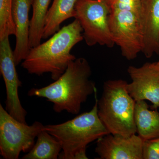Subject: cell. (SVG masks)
<instances>
[{"label": "cell", "mask_w": 159, "mask_h": 159, "mask_svg": "<svg viewBox=\"0 0 159 159\" xmlns=\"http://www.w3.org/2000/svg\"><path fill=\"white\" fill-rule=\"evenodd\" d=\"M92 70L88 61L77 58L69 64L65 72L54 82L41 88H33L29 97H42L53 103L55 112L66 111L77 115L82 103L97 91L95 83L90 80Z\"/></svg>", "instance_id": "cell-1"}, {"label": "cell", "mask_w": 159, "mask_h": 159, "mask_svg": "<svg viewBox=\"0 0 159 159\" xmlns=\"http://www.w3.org/2000/svg\"><path fill=\"white\" fill-rule=\"evenodd\" d=\"M83 29L76 19L43 43L31 48L21 66L29 74L41 76L51 74L56 80L76 57L71 53L74 46L84 39Z\"/></svg>", "instance_id": "cell-2"}, {"label": "cell", "mask_w": 159, "mask_h": 159, "mask_svg": "<svg viewBox=\"0 0 159 159\" xmlns=\"http://www.w3.org/2000/svg\"><path fill=\"white\" fill-rule=\"evenodd\" d=\"M95 93L96 102L91 110L60 124L44 126L61 145L62 152L58 158L88 159V145L109 134L98 116L97 91Z\"/></svg>", "instance_id": "cell-3"}, {"label": "cell", "mask_w": 159, "mask_h": 159, "mask_svg": "<svg viewBox=\"0 0 159 159\" xmlns=\"http://www.w3.org/2000/svg\"><path fill=\"white\" fill-rule=\"evenodd\" d=\"M127 84L122 79L110 80L103 84L102 96L98 100V114L109 134L128 137L137 133L136 101L129 93Z\"/></svg>", "instance_id": "cell-4"}, {"label": "cell", "mask_w": 159, "mask_h": 159, "mask_svg": "<svg viewBox=\"0 0 159 159\" xmlns=\"http://www.w3.org/2000/svg\"><path fill=\"white\" fill-rule=\"evenodd\" d=\"M75 10L74 18L82 27L87 45L114 47L110 26L111 9L107 0H77Z\"/></svg>", "instance_id": "cell-5"}, {"label": "cell", "mask_w": 159, "mask_h": 159, "mask_svg": "<svg viewBox=\"0 0 159 159\" xmlns=\"http://www.w3.org/2000/svg\"><path fill=\"white\" fill-rule=\"evenodd\" d=\"M44 125L18 121L0 104V154L5 159H17L21 152H29Z\"/></svg>", "instance_id": "cell-6"}, {"label": "cell", "mask_w": 159, "mask_h": 159, "mask_svg": "<svg viewBox=\"0 0 159 159\" xmlns=\"http://www.w3.org/2000/svg\"><path fill=\"white\" fill-rule=\"evenodd\" d=\"M141 13L129 10L111 11L110 26L115 44L128 60L134 59L142 49Z\"/></svg>", "instance_id": "cell-7"}, {"label": "cell", "mask_w": 159, "mask_h": 159, "mask_svg": "<svg viewBox=\"0 0 159 159\" xmlns=\"http://www.w3.org/2000/svg\"><path fill=\"white\" fill-rule=\"evenodd\" d=\"M9 36L0 40V71L6 88V109L16 119L27 123V111L22 106L18 89L22 82L19 78Z\"/></svg>", "instance_id": "cell-8"}, {"label": "cell", "mask_w": 159, "mask_h": 159, "mask_svg": "<svg viewBox=\"0 0 159 159\" xmlns=\"http://www.w3.org/2000/svg\"><path fill=\"white\" fill-rule=\"evenodd\" d=\"M127 72L131 79L127 90L135 101L148 100L153 108H159V73L153 63L146 62L139 67L129 66Z\"/></svg>", "instance_id": "cell-9"}, {"label": "cell", "mask_w": 159, "mask_h": 159, "mask_svg": "<svg viewBox=\"0 0 159 159\" xmlns=\"http://www.w3.org/2000/svg\"><path fill=\"white\" fill-rule=\"evenodd\" d=\"M142 139L108 134L97 140L95 152L100 159H143Z\"/></svg>", "instance_id": "cell-10"}, {"label": "cell", "mask_w": 159, "mask_h": 159, "mask_svg": "<svg viewBox=\"0 0 159 159\" xmlns=\"http://www.w3.org/2000/svg\"><path fill=\"white\" fill-rule=\"evenodd\" d=\"M142 52L147 58L159 54V0H142Z\"/></svg>", "instance_id": "cell-11"}, {"label": "cell", "mask_w": 159, "mask_h": 159, "mask_svg": "<svg viewBox=\"0 0 159 159\" xmlns=\"http://www.w3.org/2000/svg\"><path fill=\"white\" fill-rule=\"evenodd\" d=\"M32 0H13L12 16L16 29V45L13 51L16 66L27 57L30 48L29 12Z\"/></svg>", "instance_id": "cell-12"}, {"label": "cell", "mask_w": 159, "mask_h": 159, "mask_svg": "<svg viewBox=\"0 0 159 159\" xmlns=\"http://www.w3.org/2000/svg\"><path fill=\"white\" fill-rule=\"evenodd\" d=\"M134 121L138 135L143 141L159 137V112L150 110L145 100L136 102Z\"/></svg>", "instance_id": "cell-13"}, {"label": "cell", "mask_w": 159, "mask_h": 159, "mask_svg": "<svg viewBox=\"0 0 159 159\" xmlns=\"http://www.w3.org/2000/svg\"><path fill=\"white\" fill-rule=\"evenodd\" d=\"M77 0H53L46 16L43 39H47L59 31L66 20L75 17Z\"/></svg>", "instance_id": "cell-14"}, {"label": "cell", "mask_w": 159, "mask_h": 159, "mask_svg": "<svg viewBox=\"0 0 159 159\" xmlns=\"http://www.w3.org/2000/svg\"><path fill=\"white\" fill-rule=\"evenodd\" d=\"M37 141L23 159H57L62 150L61 145L55 137L43 129L37 137Z\"/></svg>", "instance_id": "cell-15"}, {"label": "cell", "mask_w": 159, "mask_h": 159, "mask_svg": "<svg viewBox=\"0 0 159 159\" xmlns=\"http://www.w3.org/2000/svg\"><path fill=\"white\" fill-rule=\"evenodd\" d=\"M51 1L32 0V15L29 29V45L31 48L41 43Z\"/></svg>", "instance_id": "cell-16"}, {"label": "cell", "mask_w": 159, "mask_h": 159, "mask_svg": "<svg viewBox=\"0 0 159 159\" xmlns=\"http://www.w3.org/2000/svg\"><path fill=\"white\" fill-rule=\"evenodd\" d=\"M13 0H0V40L16 34L12 16Z\"/></svg>", "instance_id": "cell-17"}, {"label": "cell", "mask_w": 159, "mask_h": 159, "mask_svg": "<svg viewBox=\"0 0 159 159\" xmlns=\"http://www.w3.org/2000/svg\"><path fill=\"white\" fill-rule=\"evenodd\" d=\"M111 11L129 10L141 13L142 0H107Z\"/></svg>", "instance_id": "cell-18"}, {"label": "cell", "mask_w": 159, "mask_h": 159, "mask_svg": "<svg viewBox=\"0 0 159 159\" xmlns=\"http://www.w3.org/2000/svg\"><path fill=\"white\" fill-rule=\"evenodd\" d=\"M143 159H159V137L143 141Z\"/></svg>", "instance_id": "cell-19"}, {"label": "cell", "mask_w": 159, "mask_h": 159, "mask_svg": "<svg viewBox=\"0 0 159 159\" xmlns=\"http://www.w3.org/2000/svg\"><path fill=\"white\" fill-rule=\"evenodd\" d=\"M153 64L155 69L159 73V60L157 62H153Z\"/></svg>", "instance_id": "cell-20"}]
</instances>
